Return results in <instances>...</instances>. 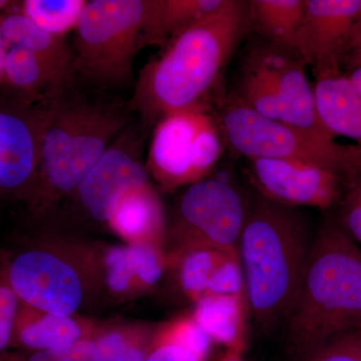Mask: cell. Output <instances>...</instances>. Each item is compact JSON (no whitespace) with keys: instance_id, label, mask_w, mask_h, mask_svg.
I'll return each mask as SVG.
<instances>
[{"instance_id":"1","label":"cell","mask_w":361,"mask_h":361,"mask_svg":"<svg viewBox=\"0 0 361 361\" xmlns=\"http://www.w3.org/2000/svg\"><path fill=\"white\" fill-rule=\"evenodd\" d=\"M249 25V2L224 0L142 68L130 109L145 125L156 126L170 114L206 104Z\"/></svg>"},{"instance_id":"2","label":"cell","mask_w":361,"mask_h":361,"mask_svg":"<svg viewBox=\"0 0 361 361\" xmlns=\"http://www.w3.org/2000/svg\"><path fill=\"white\" fill-rule=\"evenodd\" d=\"M314 235L302 211L258 193L239 240L247 303L258 326L284 324L295 301Z\"/></svg>"},{"instance_id":"3","label":"cell","mask_w":361,"mask_h":361,"mask_svg":"<svg viewBox=\"0 0 361 361\" xmlns=\"http://www.w3.org/2000/svg\"><path fill=\"white\" fill-rule=\"evenodd\" d=\"M284 326L292 343L310 353L337 336L361 331V249L332 215L315 233Z\"/></svg>"},{"instance_id":"4","label":"cell","mask_w":361,"mask_h":361,"mask_svg":"<svg viewBox=\"0 0 361 361\" xmlns=\"http://www.w3.org/2000/svg\"><path fill=\"white\" fill-rule=\"evenodd\" d=\"M71 87L54 101L42 137L35 187L42 198L73 191L132 123L130 110L71 96Z\"/></svg>"},{"instance_id":"5","label":"cell","mask_w":361,"mask_h":361,"mask_svg":"<svg viewBox=\"0 0 361 361\" xmlns=\"http://www.w3.org/2000/svg\"><path fill=\"white\" fill-rule=\"evenodd\" d=\"M215 114L224 141L246 159H277L327 169L348 187L361 177V147L343 145L312 130L271 120L235 101L221 102Z\"/></svg>"},{"instance_id":"6","label":"cell","mask_w":361,"mask_h":361,"mask_svg":"<svg viewBox=\"0 0 361 361\" xmlns=\"http://www.w3.org/2000/svg\"><path fill=\"white\" fill-rule=\"evenodd\" d=\"M148 0H90L85 4L71 49L75 77L101 90L134 80V59L142 49Z\"/></svg>"},{"instance_id":"7","label":"cell","mask_w":361,"mask_h":361,"mask_svg":"<svg viewBox=\"0 0 361 361\" xmlns=\"http://www.w3.org/2000/svg\"><path fill=\"white\" fill-rule=\"evenodd\" d=\"M222 132L207 104H196L161 118L154 129L147 171L167 189L205 179L223 152Z\"/></svg>"},{"instance_id":"8","label":"cell","mask_w":361,"mask_h":361,"mask_svg":"<svg viewBox=\"0 0 361 361\" xmlns=\"http://www.w3.org/2000/svg\"><path fill=\"white\" fill-rule=\"evenodd\" d=\"M249 204L231 183L204 179L191 185L179 204V233L189 250L211 248L238 256ZM239 257V256H238Z\"/></svg>"},{"instance_id":"9","label":"cell","mask_w":361,"mask_h":361,"mask_svg":"<svg viewBox=\"0 0 361 361\" xmlns=\"http://www.w3.org/2000/svg\"><path fill=\"white\" fill-rule=\"evenodd\" d=\"M56 99L26 97L16 106H0V192L35 187L42 137Z\"/></svg>"},{"instance_id":"10","label":"cell","mask_w":361,"mask_h":361,"mask_svg":"<svg viewBox=\"0 0 361 361\" xmlns=\"http://www.w3.org/2000/svg\"><path fill=\"white\" fill-rule=\"evenodd\" d=\"M249 176L258 193L292 207L336 211L348 182L327 169L277 159H247Z\"/></svg>"},{"instance_id":"11","label":"cell","mask_w":361,"mask_h":361,"mask_svg":"<svg viewBox=\"0 0 361 361\" xmlns=\"http://www.w3.org/2000/svg\"><path fill=\"white\" fill-rule=\"evenodd\" d=\"M142 151V130L132 123L80 180L75 190L94 219L109 222L126 192L149 184Z\"/></svg>"},{"instance_id":"12","label":"cell","mask_w":361,"mask_h":361,"mask_svg":"<svg viewBox=\"0 0 361 361\" xmlns=\"http://www.w3.org/2000/svg\"><path fill=\"white\" fill-rule=\"evenodd\" d=\"M361 11V0H306L295 51L315 80L342 73L349 35Z\"/></svg>"},{"instance_id":"13","label":"cell","mask_w":361,"mask_h":361,"mask_svg":"<svg viewBox=\"0 0 361 361\" xmlns=\"http://www.w3.org/2000/svg\"><path fill=\"white\" fill-rule=\"evenodd\" d=\"M7 275L18 299L47 314L70 316L82 302L77 273L47 252L20 254L9 266Z\"/></svg>"},{"instance_id":"14","label":"cell","mask_w":361,"mask_h":361,"mask_svg":"<svg viewBox=\"0 0 361 361\" xmlns=\"http://www.w3.org/2000/svg\"><path fill=\"white\" fill-rule=\"evenodd\" d=\"M270 78L285 104L289 125L336 140L323 125L316 106L314 85L306 73V63L295 51L267 42L252 45L245 54Z\"/></svg>"},{"instance_id":"15","label":"cell","mask_w":361,"mask_h":361,"mask_svg":"<svg viewBox=\"0 0 361 361\" xmlns=\"http://www.w3.org/2000/svg\"><path fill=\"white\" fill-rule=\"evenodd\" d=\"M316 106L320 120L334 137H348L361 147V97L341 73L316 78Z\"/></svg>"},{"instance_id":"16","label":"cell","mask_w":361,"mask_h":361,"mask_svg":"<svg viewBox=\"0 0 361 361\" xmlns=\"http://www.w3.org/2000/svg\"><path fill=\"white\" fill-rule=\"evenodd\" d=\"M224 0H148L142 47L167 44L212 14Z\"/></svg>"},{"instance_id":"17","label":"cell","mask_w":361,"mask_h":361,"mask_svg":"<svg viewBox=\"0 0 361 361\" xmlns=\"http://www.w3.org/2000/svg\"><path fill=\"white\" fill-rule=\"evenodd\" d=\"M2 35L9 47L32 52L66 80L73 82V51L66 37L51 35L35 25L25 14L11 13L0 20Z\"/></svg>"},{"instance_id":"18","label":"cell","mask_w":361,"mask_h":361,"mask_svg":"<svg viewBox=\"0 0 361 361\" xmlns=\"http://www.w3.org/2000/svg\"><path fill=\"white\" fill-rule=\"evenodd\" d=\"M109 223L133 243L153 242L158 238L163 230V210L151 185L126 192L116 204Z\"/></svg>"},{"instance_id":"19","label":"cell","mask_w":361,"mask_h":361,"mask_svg":"<svg viewBox=\"0 0 361 361\" xmlns=\"http://www.w3.org/2000/svg\"><path fill=\"white\" fill-rule=\"evenodd\" d=\"M4 80L37 99H56L73 85L39 56L16 47L7 49Z\"/></svg>"},{"instance_id":"20","label":"cell","mask_w":361,"mask_h":361,"mask_svg":"<svg viewBox=\"0 0 361 361\" xmlns=\"http://www.w3.org/2000/svg\"><path fill=\"white\" fill-rule=\"evenodd\" d=\"M305 4L306 0H253L249 2L250 25L265 42L295 51Z\"/></svg>"},{"instance_id":"21","label":"cell","mask_w":361,"mask_h":361,"mask_svg":"<svg viewBox=\"0 0 361 361\" xmlns=\"http://www.w3.org/2000/svg\"><path fill=\"white\" fill-rule=\"evenodd\" d=\"M243 305L240 297L206 294L198 300L194 320L212 341L234 345L244 329Z\"/></svg>"},{"instance_id":"22","label":"cell","mask_w":361,"mask_h":361,"mask_svg":"<svg viewBox=\"0 0 361 361\" xmlns=\"http://www.w3.org/2000/svg\"><path fill=\"white\" fill-rule=\"evenodd\" d=\"M87 0H25L23 13L44 32L59 37L75 30Z\"/></svg>"},{"instance_id":"23","label":"cell","mask_w":361,"mask_h":361,"mask_svg":"<svg viewBox=\"0 0 361 361\" xmlns=\"http://www.w3.org/2000/svg\"><path fill=\"white\" fill-rule=\"evenodd\" d=\"M82 330L70 316L47 314L20 330L21 343L37 351L68 348L80 341Z\"/></svg>"},{"instance_id":"24","label":"cell","mask_w":361,"mask_h":361,"mask_svg":"<svg viewBox=\"0 0 361 361\" xmlns=\"http://www.w3.org/2000/svg\"><path fill=\"white\" fill-rule=\"evenodd\" d=\"M228 255L211 248L188 250L180 266V284L184 290L198 300L205 295L214 272Z\"/></svg>"},{"instance_id":"25","label":"cell","mask_w":361,"mask_h":361,"mask_svg":"<svg viewBox=\"0 0 361 361\" xmlns=\"http://www.w3.org/2000/svg\"><path fill=\"white\" fill-rule=\"evenodd\" d=\"M342 231L361 246V177L351 183L334 214Z\"/></svg>"},{"instance_id":"26","label":"cell","mask_w":361,"mask_h":361,"mask_svg":"<svg viewBox=\"0 0 361 361\" xmlns=\"http://www.w3.org/2000/svg\"><path fill=\"white\" fill-rule=\"evenodd\" d=\"M206 294L244 299V295L246 296L245 281L239 257L228 255L223 259L211 278Z\"/></svg>"},{"instance_id":"27","label":"cell","mask_w":361,"mask_h":361,"mask_svg":"<svg viewBox=\"0 0 361 361\" xmlns=\"http://www.w3.org/2000/svg\"><path fill=\"white\" fill-rule=\"evenodd\" d=\"M128 247L135 275L142 283L156 284L163 275V261L153 242H135Z\"/></svg>"},{"instance_id":"28","label":"cell","mask_w":361,"mask_h":361,"mask_svg":"<svg viewBox=\"0 0 361 361\" xmlns=\"http://www.w3.org/2000/svg\"><path fill=\"white\" fill-rule=\"evenodd\" d=\"M99 361H146L148 356L120 332H111L96 342Z\"/></svg>"},{"instance_id":"29","label":"cell","mask_w":361,"mask_h":361,"mask_svg":"<svg viewBox=\"0 0 361 361\" xmlns=\"http://www.w3.org/2000/svg\"><path fill=\"white\" fill-rule=\"evenodd\" d=\"M311 355L312 361H361V331L337 336Z\"/></svg>"},{"instance_id":"30","label":"cell","mask_w":361,"mask_h":361,"mask_svg":"<svg viewBox=\"0 0 361 361\" xmlns=\"http://www.w3.org/2000/svg\"><path fill=\"white\" fill-rule=\"evenodd\" d=\"M169 339V342L186 349L200 360H203L208 355L212 341L195 320H187L176 325Z\"/></svg>"},{"instance_id":"31","label":"cell","mask_w":361,"mask_h":361,"mask_svg":"<svg viewBox=\"0 0 361 361\" xmlns=\"http://www.w3.org/2000/svg\"><path fill=\"white\" fill-rule=\"evenodd\" d=\"M106 265L109 286L116 292L127 290L135 275L128 246L111 248L106 254Z\"/></svg>"},{"instance_id":"32","label":"cell","mask_w":361,"mask_h":361,"mask_svg":"<svg viewBox=\"0 0 361 361\" xmlns=\"http://www.w3.org/2000/svg\"><path fill=\"white\" fill-rule=\"evenodd\" d=\"M18 307V297L11 288L8 278L4 281L0 280V357L13 336Z\"/></svg>"},{"instance_id":"33","label":"cell","mask_w":361,"mask_h":361,"mask_svg":"<svg viewBox=\"0 0 361 361\" xmlns=\"http://www.w3.org/2000/svg\"><path fill=\"white\" fill-rule=\"evenodd\" d=\"M361 68V11L349 35L342 68L351 71Z\"/></svg>"},{"instance_id":"34","label":"cell","mask_w":361,"mask_h":361,"mask_svg":"<svg viewBox=\"0 0 361 361\" xmlns=\"http://www.w3.org/2000/svg\"><path fill=\"white\" fill-rule=\"evenodd\" d=\"M146 361H201L193 353L172 342L159 346Z\"/></svg>"},{"instance_id":"35","label":"cell","mask_w":361,"mask_h":361,"mask_svg":"<svg viewBox=\"0 0 361 361\" xmlns=\"http://www.w3.org/2000/svg\"><path fill=\"white\" fill-rule=\"evenodd\" d=\"M1 20V18H0ZM7 47L6 40L2 35L1 25H0V82L4 80V59H6Z\"/></svg>"},{"instance_id":"36","label":"cell","mask_w":361,"mask_h":361,"mask_svg":"<svg viewBox=\"0 0 361 361\" xmlns=\"http://www.w3.org/2000/svg\"><path fill=\"white\" fill-rule=\"evenodd\" d=\"M348 78L353 89L361 97V68L349 73Z\"/></svg>"},{"instance_id":"37","label":"cell","mask_w":361,"mask_h":361,"mask_svg":"<svg viewBox=\"0 0 361 361\" xmlns=\"http://www.w3.org/2000/svg\"><path fill=\"white\" fill-rule=\"evenodd\" d=\"M9 4H11V1H6V0H0V11L1 9L6 8Z\"/></svg>"}]
</instances>
